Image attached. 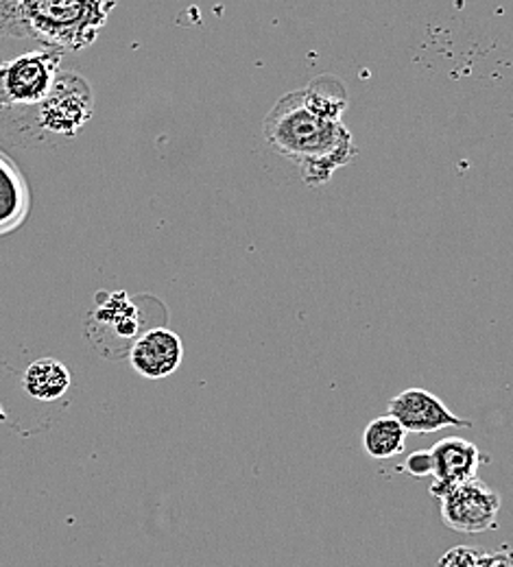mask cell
<instances>
[{"instance_id": "obj_9", "label": "cell", "mask_w": 513, "mask_h": 567, "mask_svg": "<svg viewBox=\"0 0 513 567\" xmlns=\"http://www.w3.org/2000/svg\"><path fill=\"white\" fill-rule=\"evenodd\" d=\"M22 386L38 402H55L69 393L71 371L55 358H40L27 367Z\"/></svg>"}, {"instance_id": "obj_4", "label": "cell", "mask_w": 513, "mask_h": 567, "mask_svg": "<svg viewBox=\"0 0 513 567\" xmlns=\"http://www.w3.org/2000/svg\"><path fill=\"white\" fill-rule=\"evenodd\" d=\"M438 499L441 522L454 533L476 535L499 526L501 494L476 476L452 487Z\"/></svg>"}, {"instance_id": "obj_11", "label": "cell", "mask_w": 513, "mask_h": 567, "mask_svg": "<svg viewBox=\"0 0 513 567\" xmlns=\"http://www.w3.org/2000/svg\"><path fill=\"white\" fill-rule=\"evenodd\" d=\"M485 550L472 546H456L441 557L440 567H476Z\"/></svg>"}, {"instance_id": "obj_13", "label": "cell", "mask_w": 513, "mask_h": 567, "mask_svg": "<svg viewBox=\"0 0 513 567\" xmlns=\"http://www.w3.org/2000/svg\"><path fill=\"white\" fill-rule=\"evenodd\" d=\"M476 567H513V550H503V553H485L483 559Z\"/></svg>"}, {"instance_id": "obj_10", "label": "cell", "mask_w": 513, "mask_h": 567, "mask_svg": "<svg viewBox=\"0 0 513 567\" xmlns=\"http://www.w3.org/2000/svg\"><path fill=\"white\" fill-rule=\"evenodd\" d=\"M407 447V430L393 415L376 417L363 430V450L367 456L384 461L402 454Z\"/></svg>"}, {"instance_id": "obj_2", "label": "cell", "mask_w": 513, "mask_h": 567, "mask_svg": "<svg viewBox=\"0 0 513 567\" xmlns=\"http://www.w3.org/2000/svg\"><path fill=\"white\" fill-rule=\"evenodd\" d=\"M119 0H0V33L55 49L88 47Z\"/></svg>"}, {"instance_id": "obj_1", "label": "cell", "mask_w": 513, "mask_h": 567, "mask_svg": "<svg viewBox=\"0 0 513 567\" xmlns=\"http://www.w3.org/2000/svg\"><path fill=\"white\" fill-rule=\"evenodd\" d=\"M346 107L343 83L324 74L274 105L263 125L265 141L294 162L308 186H321L359 155L352 134L341 123Z\"/></svg>"}, {"instance_id": "obj_5", "label": "cell", "mask_w": 513, "mask_h": 567, "mask_svg": "<svg viewBox=\"0 0 513 567\" xmlns=\"http://www.w3.org/2000/svg\"><path fill=\"white\" fill-rule=\"evenodd\" d=\"M33 110H38V125L42 130L58 136H74L94 110L90 83L76 72L60 71L47 99Z\"/></svg>"}, {"instance_id": "obj_8", "label": "cell", "mask_w": 513, "mask_h": 567, "mask_svg": "<svg viewBox=\"0 0 513 567\" xmlns=\"http://www.w3.org/2000/svg\"><path fill=\"white\" fill-rule=\"evenodd\" d=\"M433 497H441L452 487L470 481L476 476L481 465V452L472 441H465L461 436H448L441 439L433 447Z\"/></svg>"}, {"instance_id": "obj_7", "label": "cell", "mask_w": 513, "mask_h": 567, "mask_svg": "<svg viewBox=\"0 0 513 567\" xmlns=\"http://www.w3.org/2000/svg\"><path fill=\"white\" fill-rule=\"evenodd\" d=\"M182 360L184 343L175 332L166 328H155L141 334L130 350V362L134 371L147 380H164L173 375Z\"/></svg>"}, {"instance_id": "obj_3", "label": "cell", "mask_w": 513, "mask_h": 567, "mask_svg": "<svg viewBox=\"0 0 513 567\" xmlns=\"http://www.w3.org/2000/svg\"><path fill=\"white\" fill-rule=\"evenodd\" d=\"M62 49H44L0 60V110L38 107L62 71Z\"/></svg>"}, {"instance_id": "obj_6", "label": "cell", "mask_w": 513, "mask_h": 567, "mask_svg": "<svg viewBox=\"0 0 513 567\" xmlns=\"http://www.w3.org/2000/svg\"><path fill=\"white\" fill-rule=\"evenodd\" d=\"M389 415H393L407 432L431 434L443 427H472V422L456 417L435 393L413 386L389 400Z\"/></svg>"}, {"instance_id": "obj_12", "label": "cell", "mask_w": 513, "mask_h": 567, "mask_svg": "<svg viewBox=\"0 0 513 567\" xmlns=\"http://www.w3.org/2000/svg\"><path fill=\"white\" fill-rule=\"evenodd\" d=\"M402 467H404L407 474L413 476V478L433 476V467H435V463H433V452H431V450H415L413 454L407 456V461H404Z\"/></svg>"}]
</instances>
